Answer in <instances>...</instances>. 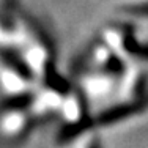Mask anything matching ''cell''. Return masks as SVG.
<instances>
[{
  "label": "cell",
  "instance_id": "cell-2",
  "mask_svg": "<svg viewBox=\"0 0 148 148\" xmlns=\"http://www.w3.org/2000/svg\"><path fill=\"white\" fill-rule=\"evenodd\" d=\"M35 117L32 115L30 109H25L24 106H11L10 109H5L2 117V131L6 139L17 140L27 136L33 125Z\"/></svg>",
  "mask_w": 148,
  "mask_h": 148
},
{
  "label": "cell",
  "instance_id": "cell-1",
  "mask_svg": "<svg viewBox=\"0 0 148 148\" xmlns=\"http://www.w3.org/2000/svg\"><path fill=\"white\" fill-rule=\"evenodd\" d=\"M60 117L63 118V128L58 132L60 142L76 140L84 132L90 131V110H88V99L82 93V90L68 91L65 103L62 107Z\"/></svg>",
  "mask_w": 148,
  "mask_h": 148
},
{
  "label": "cell",
  "instance_id": "cell-4",
  "mask_svg": "<svg viewBox=\"0 0 148 148\" xmlns=\"http://www.w3.org/2000/svg\"><path fill=\"white\" fill-rule=\"evenodd\" d=\"M76 148H104L96 132L87 131L76 139Z\"/></svg>",
  "mask_w": 148,
  "mask_h": 148
},
{
  "label": "cell",
  "instance_id": "cell-3",
  "mask_svg": "<svg viewBox=\"0 0 148 148\" xmlns=\"http://www.w3.org/2000/svg\"><path fill=\"white\" fill-rule=\"evenodd\" d=\"M118 87L120 82H117V74L95 71L85 76L82 82V93L88 101H103L110 96Z\"/></svg>",
  "mask_w": 148,
  "mask_h": 148
}]
</instances>
